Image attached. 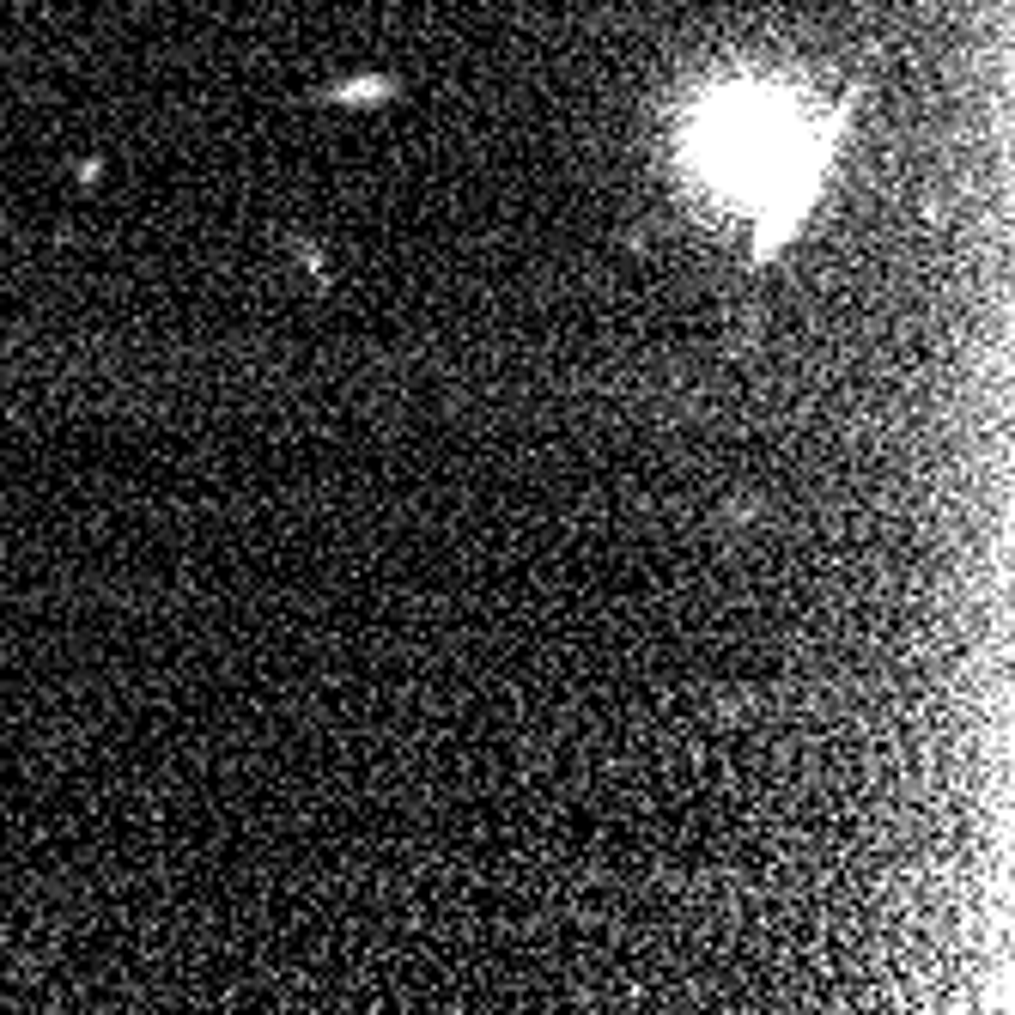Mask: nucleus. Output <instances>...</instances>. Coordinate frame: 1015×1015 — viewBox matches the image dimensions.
I'll return each mask as SVG.
<instances>
[{
	"mask_svg": "<svg viewBox=\"0 0 1015 1015\" xmlns=\"http://www.w3.org/2000/svg\"><path fill=\"white\" fill-rule=\"evenodd\" d=\"M857 86L845 98H815L778 73L706 86L681 116V177L724 213L754 219V262L797 238L815 207L827 165L845 140Z\"/></svg>",
	"mask_w": 1015,
	"mask_h": 1015,
	"instance_id": "f257e3e1",
	"label": "nucleus"
}]
</instances>
